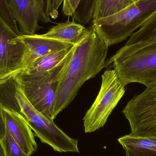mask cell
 <instances>
[{"label": "cell", "mask_w": 156, "mask_h": 156, "mask_svg": "<svg viewBox=\"0 0 156 156\" xmlns=\"http://www.w3.org/2000/svg\"><path fill=\"white\" fill-rule=\"evenodd\" d=\"M122 113L129 122L131 135L156 136V82L134 96Z\"/></svg>", "instance_id": "6"}, {"label": "cell", "mask_w": 156, "mask_h": 156, "mask_svg": "<svg viewBox=\"0 0 156 156\" xmlns=\"http://www.w3.org/2000/svg\"><path fill=\"white\" fill-rule=\"evenodd\" d=\"M51 1V10L50 16L52 18L55 19L58 16V10L62 3L64 0H50Z\"/></svg>", "instance_id": "20"}, {"label": "cell", "mask_w": 156, "mask_h": 156, "mask_svg": "<svg viewBox=\"0 0 156 156\" xmlns=\"http://www.w3.org/2000/svg\"><path fill=\"white\" fill-rule=\"evenodd\" d=\"M74 46L50 53L38 58L20 73L33 74L54 69L63 63L71 55L74 49Z\"/></svg>", "instance_id": "13"}, {"label": "cell", "mask_w": 156, "mask_h": 156, "mask_svg": "<svg viewBox=\"0 0 156 156\" xmlns=\"http://www.w3.org/2000/svg\"><path fill=\"white\" fill-rule=\"evenodd\" d=\"M0 16L12 29L17 32H20L18 25L12 15L6 0H0Z\"/></svg>", "instance_id": "18"}, {"label": "cell", "mask_w": 156, "mask_h": 156, "mask_svg": "<svg viewBox=\"0 0 156 156\" xmlns=\"http://www.w3.org/2000/svg\"><path fill=\"white\" fill-rule=\"evenodd\" d=\"M6 133V127L4 119L2 105L0 101V141H2Z\"/></svg>", "instance_id": "21"}, {"label": "cell", "mask_w": 156, "mask_h": 156, "mask_svg": "<svg viewBox=\"0 0 156 156\" xmlns=\"http://www.w3.org/2000/svg\"><path fill=\"white\" fill-rule=\"evenodd\" d=\"M21 35L0 16V81L15 76L23 69L26 47Z\"/></svg>", "instance_id": "7"}, {"label": "cell", "mask_w": 156, "mask_h": 156, "mask_svg": "<svg viewBox=\"0 0 156 156\" xmlns=\"http://www.w3.org/2000/svg\"><path fill=\"white\" fill-rule=\"evenodd\" d=\"M71 55L52 70L33 74L20 73L14 76L31 104L52 121L55 119L54 110L58 83Z\"/></svg>", "instance_id": "4"}, {"label": "cell", "mask_w": 156, "mask_h": 156, "mask_svg": "<svg viewBox=\"0 0 156 156\" xmlns=\"http://www.w3.org/2000/svg\"><path fill=\"white\" fill-rule=\"evenodd\" d=\"M156 12V0H140L112 15L92 21L91 27L108 47L130 37Z\"/></svg>", "instance_id": "3"}, {"label": "cell", "mask_w": 156, "mask_h": 156, "mask_svg": "<svg viewBox=\"0 0 156 156\" xmlns=\"http://www.w3.org/2000/svg\"><path fill=\"white\" fill-rule=\"evenodd\" d=\"M0 156H5L2 142L0 141Z\"/></svg>", "instance_id": "22"}, {"label": "cell", "mask_w": 156, "mask_h": 156, "mask_svg": "<svg viewBox=\"0 0 156 156\" xmlns=\"http://www.w3.org/2000/svg\"><path fill=\"white\" fill-rule=\"evenodd\" d=\"M22 35H34L42 28L39 22L51 23L50 0H6Z\"/></svg>", "instance_id": "8"}, {"label": "cell", "mask_w": 156, "mask_h": 156, "mask_svg": "<svg viewBox=\"0 0 156 156\" xmlns=\"http://www.w3.org/2000/svg\"><path fill=\"white\" fill-rule=\"evenodd\" d=\"M80 0H64L63 2V13L65 15L72 16L77 8Z\"/></svg>", "instance_id": "19"}, {"label": "cell", "mask_w": 156, "mask_h": 156, "mask_svg": "<svg viewBox=\"0 0 156 156\" xmlns=\"http://www.w3.org/2000/svg\"><path fill=\"white\" fill-rule=\"evenodd\" d=\"M98 0H80L77 8L72 15V21L84 25L93 18Z\"/></svg>", "instance_id": "16"}, {"label": "cell", "mask_w": 156, "mask_h": 156, "mask_svg": "<svg viewBox=\"0 0 156 156\" xmlns=\"http://www.w3.org/2000/svg\"><path fill=\"white\" fill-rule=\"evenodd\" d=\"M2 109L6 130L24 152L31 156L37 150V145L31 127L19 114Z\"/></svg>", "instance_id": "10"}, {"label": "cell", "mask_w": 156, "mask_h": 156, "mask_svg": "<svg viewBox=\"0 0 156 156\" xmlns=\"http://www.w3.org/2000/svg\"><path fill=\"white\" fill-rule=\"evenodd\" d=\"M126 156H156V136H138L131 134L118 139Z\"/></svg>", "instance_id": "11"}, {"label": "cell", "mask_w": 156, "mask_h": 156, "mask_svg": "<svg viewBox=\"0 0 156 156\" xmlns=\"http://www.w3.org/2000/svg\"><path fill=\"white\" fill-rule=\"evenodd\" d=\"M108 48L104 38L91 26L74 46L66 69L58 83L55 119L74 100L83 83L105 67Z\"/></svg>", "instance_id": "1"}, {"label": "cell", "mask_w": 156, "mask_h": 156, "mask_svg": "<svg viewBox=\"0 0 156 156\" xmlns=\"http://www.w3.org/2000/svg\"><path fill=\"white\" fill-rule=\"evenodd\" d=\"M101 78L99 93L83 118L86 133L94 132L104 126L125 93L126 86L114 69L105 71Z\"/></svg>", "instance_id": "5"}, {"label": "cell", "mask_w": 156, "mask_h": 156, "mask_svg": "<svg viewBox=\"0 0 156 156\" xmlns=\"http://www.w3.org/2000/svg\"><path fill=\"white\" fill-rule=\"evenodd\" d=\"M21 37L26 47L22 71L46 55L74 46L42 34L21 35Z\"/></svg>", "instance_id": "9"}, {"label": "cell", "mask_w": 156, "mask_h": 156, "mask_svg": "<svg viewBox=\"0 0 156 156\" xmlns=\"http://www.w3.org/2000/svg\"><path fill=\"white\" fill-rule=\"evenodd\" d=\"M140 0H98L93 20L115 13Z\"/></svg>", "instance_id": "15"}, {"label": "cell", "mask_w": 156, "mask_h": 156, "mask_svg": "<svg viewBox=\"0 0 156 156\" xmlns=\"http://www.w3.org/2000/svg\"><path fill=\"white\" fill-rule=\"evenodd\" d=\"M156 41V12L127 40L126 46H139Z\"/></svg>", "instance_id": "14"}, {"label": "cell", "mask_w": 156, "mask_h": 156, "mask_svg": "<svg viewBox=\"0 0 156 156\" xmlns=\"http://www.w3.org/2000/svg\"><path fill=\"white\" fill-rule=\"evenodd\" d=\"M1 142L5 156H31L24 152L6 129L5 136Z\"/></svg>", "instance_id": "17"}, {"label": "cell", "mask_w": 156, "mask_h": 156, "mask_svg": "<svg viewBox=\"0 0 156 156\" xmlns=\"http://www.w3.org/2000/svg\"><path fill=\"white\" fill-rule=\"evenodd\" d=\"M125 85L139 83L149 86L156 82V41L139 46L120 48L105 61Z\"/></svg>", "instance_id": "2"}, {"label": "cell", "mask_w": 156, "mask_h": 156, "mask_svg": "<svg viewBox=\"0 0 156 156\" xmlns=\"http://www.w3.org/2000/svg\"><path fill=\"white\" fill-rule=\"evenodd\" d=\"M88 29L83 25L69 21V19L65 23L53 27L42 35L75 45L87 33Z\"/></svg>", "instance_id": "12"}]
</instances>
